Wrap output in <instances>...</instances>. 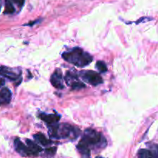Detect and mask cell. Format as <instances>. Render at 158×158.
I'll list each match as a JSON object with an SVG mask.
<instances>
[{"mask_svg":"<svg viewBox=\"0 0 158 158\" xmlns=\"http://www.w3.org/2000/svg\"><path fill=\"white\" fill-rule=\"evenodd\" d=\"M34 137H35V138L36 139V140H38L42 145H43V146H47V145L50 144V143H52V142H51L49 140H48V139L46 138L43 134H40V133L34 136Z\"/></svg>","mask_w":158,"mask_h":158,"instance_id":"cell-11","label":"cell"},{"mask_svg":"<svg viewBox=\"0 0 158 158\" xmlns=\"http://www.w3.org/2000/svg\"><path fill=\"white\" fill-rule=\"evenodd\" d=\"M12 97V93L8 88H2L0 90V104L8 103L10 102Z\"/></svg>","mask_w":158,"mask_h":158,"instance_id":"cell-8","label":"cell"},{"mask_svg":"<svg viewBox=\"0 0 158 158\" xmlns=\"http://www.w3.org/2000/svg\"><path fill=\"white\" fill-rule=\"evenodd\" d=\"M82 77L83 80L94 86H97L103 83L101 77L94 71H84L82 74Z\"/></svg>","mask_w":158,"mask_h":158,"instance_id":"cell-4","label":"cell"},{"mask_svg":"<svg viewBox=\"0 0 158 158\" xmlns=\"http://www.w3.org/2000/svg\"><path fill=\"white\" fill-rule=\"evenodd\" d=\"M139 157H143V158H148V157H158V154L153 153L151 151H148V150H140L138 153Z\"/></svg>","mask_w":158,"mask_h":158,"instance_id":"cell-13","label":"cell"},{"mask_svg":"<svg viewBox=\"0 0 158 158\" xmlns=\"http://www.w3.org/2000/svg\"><path fill=\"white\" fill-rule=\"evenodd\" d=\"M5 84V80L3 79H0V87L3 86Z\"/></svg>","mask_w":158,"mask_h":158,"instance_id":"cell-18","label":"cell"},{"mask_svg":"<svg viewBox=\"0 0 158 158\" xmlns=\"http://www.w3.org/2000/svg\"><path fill=\"white\" fill-rule=\"evenodd\" d=\"M49 133L52 137L56 138H76L80 134V131L69 124H60L51 127Z\"/></svg>","mask_w":158,"mask_h":158,"instance_id":"cell-3","label":"cell"},{"mask_svg":"<svg viewBox=\"0 0 158 158\" xmlns=\"http://www.w3.org/2000/svg\"><path fill=\"white\" fill-rule=\"evenodd\" d=\"M51 83L52 86L57 89H63L64 87L62 83V73L60 72V69H56L52 74L51 77Z\"/></svg>","mask_w":158,"mask_h":158,"instance_id":"cell-6","label":"cell"},{"mask_svg":"<svg viewBox=\"0 0 158 158\" xmlns=\"http://www.w3.org/2000/svg\"><path fill=\"white\" fill-rule=\"evenodd\" d=\"M15 11L13 2L11 0H6V7H5V14H12Z\"/></svg>","mask_w":158,"mask_h":158,"instance_id":"cell-12","label":"cell"},{"mask_svg":"<svg viewBox=\"0 0 158 158\" xmlns=\"http://www.w3.org/2000/svg\"><path fill=\"white\" fill-rule=\"evenodd\" d=\"M45 151H46V154H50V155H53V154H55L56 151V148H48V149H46Z\"/></svg>","mask_w":158,"mask_h":158,"instance_id":"cell-16","label":"cell"},{"mask_svg":"<svg viewBox=\"0 0 158 158\" xmlns=\"http://www.w3.org/2000/svg\"><path fill=\"white\" fill-rule=\"evenodd\" d=\"M14 145L15 148L18 153L23 156H31L30 151H29L28 147L25 146L23 142L20 141L19 139H15L14 141Z\"/></svg>","mask_w":158,"mask_h":158,"instance_id":"cell-7","label":"cell"},{"mask_svg":"<svg viewBox=\"0 0 158 158\" xmlns=\"http://www.w3.org/2000/svg\"><path fill=\"white\" fill-rule=\"evenodd\" d=\"M0 75L2 77L9 79V80H12V81L18 80L19 77V76L17 73H15V72H13L12 69L3 66L0 67Z\"/></svg>","mask_w":158,"mask_h":158,"instance_id":"cell-5","label":"cell"},{"mask_svg":"<svg viewBox=\"0 0 158 158\" xmlns=\"http://www.w3.org/2000/svg\"><path fill=\"white\" fill-rule=\"evenodd\" d=\"M101 141V135L94 130H87L84 136L79 143L77 148L82 154L85 156L89 155V145H97Z\"/></svg>","mask_w":158,"mask_h":158,"instance_id":"cell-2","label":"cell"},{"mask_svg":"<svg viewBox=\"0 0 158 158\" xmlns=\"http://www.w3.org/2000/svg\"></svg>","mask_w":158,"mask_h":158,"instance_id":"cell-20","label":"cell"},{"mask_svg":"<svg viewBox=\"0 0 158 158\" xmlns=\"http://www.w3.org/2000/svg\"><path fill=\"white\" fill-rule=\"evenodd\" d=\"M26 143H27V147L29 151H30L31 156H37L42 151V148L32 140H26Z\"/></svg>","mask_w":158,"mask_h":158,"instance_id":"cell-9","label":"cell"},{"mask_svg":"<svg viewBox=\"0 0 158 158\" xmlns=\"http://www.w3.org/2000/svg\"><path fill=\"white\" fill-rule=\"evenodd\" d=\"M63 57L66 61L79 67H83L93 61V57L80 48H75L73 50L64 52Z\"/></svg>","mask_w":158,"mask_h":158,"instance_id":"cell-1","label":"cell"},{"mask_svg":"<svg viewBox=\"0 0 158 158\" xmlns=\"http://www.w3.org/2000/svg\"><path fill=\"white\" fill-rule=\"evenodd\" d=\"M1 8H2V1L0 0V10H1Z\"/></svg>","mask_w":158,"mask_h":158,"instance_id":"cell-19","label":"cell"},{"mask_svg":"<svg viewBox=\"0 0 158 158\" xmlns=\"http://www.w3.org/2000/svg\"><path fill=\"white\" fill-rule=\"evenodd\" d=\"M11 1L13 2V4H16V5H18L19 7H22V6H23V5L24 4L25 0H11Z\"/></svg>","mask_w":158,"mask_h":158,"instance_id":"cell-17","label":"cell"},{"mask_svg":"<svg viewBox=\"0 0 158 158\" xmlns=\"http://www.w3.org/2000/svg\"><path fill=\"white\" fill-rule=\"evenodd\" d=\"M97 68L99 69V71L101 73H105L107 71V67L106 64L102 61H98L97 63Z\"/></svg>","mask_w":158,"mask_h":158,"instance_id":"cell-14","label":"cell"},{"mask_svg":"<svg viewBox=\"0 0 158 158\" xmlns=\"http://www.w3.org/2000/svg\"><path fill=\"white\" fill-rule=\"evenodd\" d=\"M40 118L44 120L46 123H49V125H53L60 120V117L55 114H50V115H46V114H41Z\"/></svg>","mask_w":158,"mask_h":158,"instance_id":"cell-10","label":"cell"},{"mask_svg":"<svg viewBox=\"0 0 158 158\" xmlns=\"http://www.w3.org/2000/svg\"><path fill=\"white\" fill-rule=\"evenodd\" d=\"M71 86H72V88L73 89H80L82 88L85 87V85L81 82H74L71 84Z\"/></svg>","mask_w":158,"mask_h":158,"instance_id":"cell-15","label":"cell"}]
</instances>
